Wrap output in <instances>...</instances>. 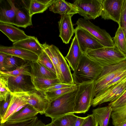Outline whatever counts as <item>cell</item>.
<instances>
[{"label":"cell","mask_w":126,"mask_h":126,"mask_svg":"<svg viewBox=\"0 0 126 126\" xmlns=\"http://www.w3.org/2000/svg\"><path fill=\"white\" fill-rule=\"evenodd\" d=\"M78 85L75 84L71 87L50 91L44 92L49 102L53 101L67 93L76 90Z\"/></svg>","instance_id":"cell-31"},{"label":"cell","mask_w":126,"mask_h":126,"mask_svg":"<svg viewBox=\"0 0 126 126\" xmlns=\"http://www.w3.org/2000/svg\"><path fill=\"white\" fill-rule=\"evenodd\" d=\"M126 71V60L116 64L103 67L101 73L94 81L95 96L108 83Z\"/></svg>","instance_id":"cell-5"},{"label":"cell","mask_w":126,"mask_h":126,"mask_svg":"<svg viewBox=\"0 0 126 126\" xmlns=\"http://www.w3.org/2000/svg\"><path fill=\"white\" fill-rule=\"evenodd\" d=\"M111 116L114 126L118 125L126 120V103L120 107L112 108Z\"/></svg>","instance_id":"cell-28"},{"label":"cell","mask_w":126,"mask_h":126,"mask_svg":"<svg viewBox=\"0 0 126 126\" xmlns=\"http://www.w3.org/2000/svg\"><path fill=\"white\" fill-rule=\"evenodd\" d=\"M32 82L35 89L37 91L45 92L49 87L56 84L61 83L58 78L49 79L38 78L32 76Z\"/></svg>","instance_id":"cell-26"},{"label":"cell","mask_w":126,"mask_h":126,"mask_svg":"<svg viewBox=\"0 0 126 126\" xmlns=\"http://www.w3.org/2000/svg\"><path fill=\"white\" fill-rule=\"evenodd\" d=\"M82 53L77 37L75 35L71 43L68 52L65 57L69 66L73 71L77 67Z\"/></svg>","instance_id":"cell-18"},{"label":"cell","mask_w":126,"mask_h":126,"mask_svg":"<svg viewBox=\"0 0 126 126\" xmlns=\"http://www.w3.org/2000/svg\"><path fill=\"white\" fill-rule=\"evenodd\" d=\"M11 100L10 93L8 94L5 100L0 101V118H2L4 115L9 105Z\"/></svg>","instance_id":"cell-40"},{"label":"cell","mask_w":126,"mask_h":126,"mask_svg":"<svg viewBox=\"0 0 126 126\" xmlns=\"http://www.w3.org/2000/svg\"><path fill=\"white\" fill-rule=\"evenodd\" d=\"M85 54L103 67L117 64L126 60V57L114 46L87 51Z\"/></svg>","instance_id":"cell-3"},{"label":"cell","mask_w":126,"mask_h":126,"mask_svg":"<svg viewBox=\"0 0 126 126\" xmlns=\"http://www.w3.org/2000/svg\"><path fill=\"white\" fill-rule=\"evenodd\" d=\"M0 30L13 43L29 38L24 32L13 25L0 23Z\"/></svg>","instance_id":"cell-17"},{"label":"cell","mask_w":126,"mask_h":126,"mask_svg":"<svg viewBox=\"0 0 126 126\" xmlns=\"http://www.w3.org/2000/svg\"><path fill=\"white\" fill-rule=\"evenodd\" d=\"M73 4L78 13L85 19H94L101 16V0H77Z\"/></svg>","instance_id":"cell-8"},{"label":"cell","mask_w":126,"mask_h":126,"mask_svg":"<svg viewBox=\"0 0 126 126\" xmlns=\"http://www.w3.org/2000/svg\"><path fill=\"white\" fill-rule=\"evenodd\" d=\"M112 111V108L108 106L93 110L92 114L99 126H108Z\"/></svg>","instance_id":"cell-25"},{"label":"cell","mask_w":126,"mask_h":126,"mask_svg":"<svg viewBox=\"0 0 126 126\" xmlns=\"http://www.w3.org/2000/svg\"><path fill=\"white\" fill-rule=\"evenodd\" d=\"M119 26L122 29L125 37L126 42V0H124L122 7ZM125 56L126 57V52Z\"/></svg>","instance_id":"cell-37"},{"label":"cell","mask_w":126,"mask_h":126,"mask_svg":"<svg viewBox=\"0 0 126 126\" xmlns=\"http://www.w3.org/2000/svg\"><path fill=\"white\" fill-rule=\"evenodd\" d=\"M49 7L40 2L39 0H30L29 6L31 16L36 14L43 12Z\"/></svg>","instance_id":"cell-34"},{"label":"cell","mask_w":126,"mask_h":126,"mask_svg":"<svg viewBox=\"0 0 126 126\" xmlns=\"http://www.w3.org/2000/svg\"><path fill=\"white\" fill-rule=\"evenodd\" d=\"M124 0H101V16L104 20L119 23Z\"/></svg>","instance_id":"cell-13"},{"label":"cell","mask_w":126,"mask_h":126,"mask_svg":"<svg viewBox=\"0 0 126 126\" xmlns=\"http://www.w3.org/2000/svg\"><path fill=\"white\" fill-rule=\"evenodd\" d=\"M13 46L32 52L38 56L42 53L43 50L41 44L37 38L34 36H30L29 38L13 43Z\"/></svg>","instance_id":"cell-22"},{"label":"cell","mask_w":126,"mask_h":126,"mask_svg":"<svg viewBox=\"0 0 126 126\" xmlns=\"http://www.w3.org/2000/svg\"><path fill=\"white\" fill-rule=\"evenodd\" d=\"M0 101L5 100L7 95L10 93L8 88L6 81L3 77L0 76Z\"/></svg>","instance_id":"cell-38"},{"label":"cell","mask_w":126,"mask_h":126,"mask_svg":"<svg viewBox=\"0 0 126 126\" xmlns=\"http://www.w3.org/2000/svg\"><path fill=\"white\" fill-rule=\"evenodd\" d=\"M74 33L83 53H85L89 50L104 47L93 36L83 28L77 26L75 29Z\"/></svg>","instance_id":"cell-11"},{"label":"cell","mask_w":126,"mask_h":126,"mask_svg":"<svg viewBox=\"0 0 126 126\" xmlns=\"http://www.w3.org/2000/svg\"><path fill=\"white\" fill-rule=\"evenodd\" d=\"M77 90L67 93L49 102L45 115L53 119L66 114L74 113Z\"/></svg>","instance_id":"cell-2"},{"label":"cell","mask_w":126,"mask_h":126,"mask_svg":"<svg viewBox=\"0 0 126 126\" xmlns=\"http://www.w3.org/2000/svg\"><path fill=\"white\" fill-rule=\"evenodd\" d=\"M0 52L19 58L30 62L37 61L39 56L34 53L21 48L13 46L8 47L0 45Z\"/></svg>","instance_id":"cell-15"},{"label":"cell","mask_w":126,"mask_h":126,"mask_svg":"<svg viewBox=\"0 0 126 126\" xmlns=\"http://www.w3.org/2000/svg\"><path fill=\"white\" fill-rule=\"evenodd\" d=\"M10 96V103L4 115L2 118L0 119V124L6 121L19 107L28 104L24 99L16 93H11Z\"/></svg>","instance_id":"cell-21"},{"label":"cell","mask_w":126,"mask_h":126,"mask_svg":"<svg viewBox=\"0 0 126 126\" xmlns=\"http://www.w3.org/2000/svg\"><path fill=\"white\" fill-rule=\"evenodd\" d=\"M86 117H78L75 122V126H81Z\"/></svg>","instance_id":"cell-44"},{"label":"cell","mask_w":126,"mask_h":126,"mask_svg":"<svg viewBox=\"0 0 126 126\" xmlns=\"http://www.w3.org/2000/svg\"><path fill=\"white\" fill-rule=\"evenodd\" d=\"M126 103V90L115 101L110 102L108 106L112 108L119 107Z\"/></svg>","instance_id":"cell-39"},{"label":"cell","mask_w":126,"mask_h":126,"mask_svg":"<svg viewBox=\"0 0 126 126\" xmlns=\"http://www.w3.org/2000/svg\"><path fill=\"white\" fill-rule=\"evenodd\" d=\"M16 11L15 0H0V23L14 25Z\"/></svg>","instance_id":"cell-16"},{"label":"cell","mask_w":126,"mask_h":126,"mask_svg":"<svg viewBox=\"0 0 126 126\" xmlns=\"http://www.w3.org/2000/svg\"><path fill=\"white\" fill-rule=\"evenodd\" d=\"M117 126H126V120Z\"/></svg>","instance_id":"cell-46"},{"label":"cell","mask_w":126,"mask_h":126,"mask_svg":"<svg viewBox=\"0 0 126 126\" xmlns=\"http://www.w3.org/2000/svg\"><path fill=\"white\" fill-rule=\"evenodd\" d=\"M114 46L125 56L126 52V42L125 37L121 27L119 26L113 40Z\"/></svg>","instance_id":"cell-30"},{"label":"cell","mask_w":126,"mask_h":126,"mask_svg":"<svg viewBox=\"0 0 126 126\" xmlns=\"http://www.w3.org/2000/svg\"><path fill=\"white\" fill-rule=\"evenodd\" d=\"M98 122L93 115H88L86 118L81 126H98Z\"/></svg>","instance_id":"cell-41"},{"label":"cell","mask_w":126,"mask_h":126,"mask_svg":"<svg viewBox=\"0 0 126 126\" xmlns=\"http://www.w3.org/2000/svg\"><path fill=\"white\" fill-rule=\"evenodd\" d=\"M41 46L43 50L48 55L53 63L56 70L57 78L61 83V74L58 65L55 59L48 47V44L45 42L43 44H41Z\"/></svg>","instance_id":"cell-36"},{"label":"cell","mask_w":126,"mask_h":126,"mask_svg":"<svg viewBox=\"0 0 126 126\" xmlns=\"http://www.w3.org/2000/svg\"><path fill=\"white\" fill-rule=\"evenodd\" d=\"M78 117L73 113L66 114L52 119L46 126H75Z\"/></svg>","instance_id":"cell-27"},{"label":"cell","mask_w":126,"mask_h":126,"mask_svg":"<svg viewBox=\"0 0 126 126\" xmlns=\"http://www.w3.org/2000/svg\"><path fill=\"white\" fill-rule=\"evenodd\" d=\"M7 54L0 52V71H3V63L5 57Z\"/></svg>","instance_id":"cell-43"},{"label":"cell","mask_w":126,"mask_h":126,"mask_svg":"<svg viewBox=\"0 0 126 126\" xmlns=\"http://www.w3.org/2000/svg\"><path fill=\"white\" fill-rule=\"evenodd\" d=\"M49 8L50 11L61 15H73L78 13L76 6L65 0H54Z\"/></svg>","instance_id":"cell-19"},{"label":"cell","mask_w":126,"mask_h":126,"mask_svg":"<svg viewBox=\"0 0 126 126\" xmlns=\"http://www.w3.org/2000/svg\"><path fill=\"white\" fill-rule=\"evenodd\" d=\"M126 90V78L107 89L101 90L93 99L92 106L95 107L103 103L113 102L118 98Z\"/></svg>","instance_id":"cell-6"},{"label":"cell","mask_w":126,"mask_h":126,"mask_svg":"<svg viewBox=\"0 0 126 126\" xmlns=\"http://www.w3.org/2000/svg\"><path fill=\"white\" fill-rule=\"evenodd\" d=\"M15 0L16 11L14 25L18 27L26 28L32 25V18L30 14V0Z\"/></svg>","instance_id":"cell-10"},{"label":"cell","mask_w":126,"mask_h":126,"mask_svg":"<svg viewBox=\"0 0 126 126\" xmlns=\"http://www.w3.org/2000/svg\"><path fill=\"white\" fill-rule=\"evenodd\" d=\"M57 52L59 61V68L61 74V83L75 84L69 66L65 57L58 47Z\"/></svg>","instance_id":"cell-20"},{"label":"cell","mask_w":126,"mask_h":126,"mask_svg":"<svg viewBox=\"0 0 126 126\" xmlns=\"http://www.w3.org/2000/svg\"><path fill=\"white\" fill-rule=\"evenodd\" d=\"M38 113L32 107L28 104L11 116L6 121L16 122L27 120L34 118Z\"/></svg>","instance_id":"cell-23"},{"label":"cell","mask_w":126,"mask_h":126,"mask_svg":"<svg viewBox=\"0 0 126 126\" xmlns=\"http://www.w3.org/2000/svg\"><path fill=\"white\" fill-rule=\"evenodd\" d=\"M103 67L82 53L78 65L72 74L75 84L94 81L99 76Z\"/></svg>","instance_id":"cell-1"},{"label":"cell","mask_w":126,"mask_h":126,"mask_svg":"<svg viewBox=\"0 0 126 126\" xmlns=\"http://www.w3.org/2000/svg\"><path fill=\"white\" fill-rule=\"evenodd\" d=\"M30 68L33 76L49 79L57 78L56 74L37 61L30 62Z\"/></svg>","instance_id":"cell-24"},{"label":"cell","mask_w":126,"mask_h":126,"mask_svg":"<svg viewBox=\"0 0 126 126\" xmlns=\"http://www.w3.org/2000/svg\"><path fill=\"white\" fill-rule=\"evenodd\" d=\"M3 77L10 93L27 92L35 89L31 76L21 75L15 77Z\"/></svg>","instance_id":"cell-12"},{"label":"cell","mask_w":126,"mask_h":126,"mask_svg":"<svg viewBox=\"0 0 126 126\" xmlns=\"http://www.w3.org/2000/svg\"><path fill=\"white\" fill-rule=\"evenodd\" d=\"M74 84L62 83H57L49 87L46 90V91L45 92L52 91L58 89L69 87L72 86Z\"/></svg>","instance_id":"cell-42"},{"label":"cell","mask_w":126,"mask_h":126,"mask_svg":"<svg viewBox=\"0 0 126 126\" xmlns=\"http://www.w3.org/2000/svg\"><path fill=\"white\" fill-rule=\"evenodd\" d=\"M73 15H62L60 19L58 22L60 32L59 36L63 42L66 44L69 43L75 32V29L71 20Z\"/></svg>","instance_id":"cell-14"},{"label":"cell","mask_w":126,"mask_h":126,"mask_svg":"<svg viewBox=\"0 0 126 126\" xmlns=\"http://www.w3.org/2000/svg\"><path fill=\"white\" fill-rule=\"evenodd\" d=\"M0 126H46V125L36 116L31 119L24 121L16 122L6 121L0 123Z\"/></svg>","instance_id":"cell-32"},{"label":"cell","mask_w":126,"mask_h":126,"mask_svg":"<svg viewBox=\"0 0 126 126\" xmlns=\"http://www.w3.org/2000/svg\"><path fill=\"white\" fill-rule=\"evenodd\" d=\"M30 62L22 65L13 70L9 71H0V76L4 77H15L21 75L31 76L32 75L30 68Z\"/></svg>","instance_id":"cell-29"},{"label":"cell","mask_w":126,"mask_h":126,"mask_svg":"<svg viewBox=\"0 0 126 126\" xmlns=\"http://www.w3.org/2000/svg\"><path fill=\"white\" fill-rule=\"evenodd\" d=\"M39 1L49 7L53 3L54 0H39Z\"/></svg>","instance_id":"cell-45"},{"label":"cell","mask_w":126,"mask_h":126,"mask_svg":"<svg viewBox=\"0 0 126 126\" xmlns=\"http://www.w3.org/2000/svg\"><path fill=\"white\" fill-rule=\"evenodd\" d=\"M78 86L74 113H85L92 106V101L95 96L94 81L84 83Z\"/></svg>","instance_id":"cell-4"},{"label":"cell","mask_w":126,"mask_h":126,"mask_svg":"<svg viewBox=\"0 0 126 126\" xmlns=\"http://www.w3.org/2000/svg\"><path fill=\"white\" fill-rule=\"evenodd\" d=\"M76 24L77 27L83 28L89 32L105 47L114 46V43L110 35L106 31L94 25L89 20L79 18Z\"/></svg>","instance_id":"cell-7"},{"label":"cell","mask_w":126,"mask_h":126,"mask_svg":"<svg viewBox=\"0 0 126 126\" xmlns=\"http://www.w3.org/2000/svg\"><path fill=\"white\" fill-rule=\"evenodd\" d=\"M37 61L56 75V70L53 63L48 56L43 50L42 53L39 56Z\"/></svg>","instance_id":"cell-35"},{"label":"cell","mask_w":126,"mask_h":126,"mask_svg":"<svg viewBox=\"0 0 126 126\" xmlns=\"http://www.w3.org/2000/svg\"><path fill=\"white\" fill-rule=\"evenodd\" d=\"M21 59L18 57L7 55L4 59L3 71H12L20 66L21 65L19 64L18 61L22 60H21Z\"/></svg>","instance_id":"cell-33"},{"label":"cell","mask_w":126,"mask_h":126,"mask_svg":"<svg viewBox=\"0 0 126 126\" xmlns=\"http://www.w3.org/2000/svg\"><path fill=\"white\" fill-rule=\"evenodd\" d=\"M16 93L39 113L41 115L45 114L49 101L46 98L44 92L37 91L35 89L28 92Z\"/></svg>","instance_id":"cell-9"}]
</instances>
